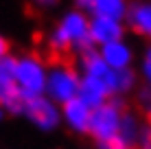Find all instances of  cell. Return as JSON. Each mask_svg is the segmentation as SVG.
Here are the masks:
<instances>
[{"mask_svg": "<svg viewBox=\"0 0 151 149\" xmlns=\"http://www.w3.org/2000/svg\"><path fill=\"white\" fill-rule=\"evenodd\" d=\"M48 46L57 53L64 50H83L94 48L90 42V15L79 9H70L59 18L55 29L48 33Z\"/></svg>", "mask_w": 151, "mask_h": 149, "instance_id": "obj_1", "label": "cell"}, {"mask_svg": "<svg viewBox=\"0 0 151 149\" xmlns=\"http://www.w3.org/2000/svg\"><path fill=\"white\" fill-rule=\"evenodd\" d=\"M46 77H48V66L42 61L37 55H20L18 66H15V86L24 94V99L42 96L46 92Z\"/></svg>", "mask_w": 151, "mask_h": 149, "instance_id": "obj_2", "label": "cell"}, {"mask_svg": "<svg viewBox=\"0 0 151 149\" xmlns=\"http://www.w3.org/2000/svg\"><path fill=\"white\" fill-rule=\"evenodd\" d=\"M79 83H81L79 70H75L68 64H55L48 68L44 94L48 99H53L57 105H64L79 96Z\"/></svg>", "mask_w": 151, "mask_h": 149, "instance_id": "obj_3", "label": "cell"}, {"mask_svg": "<svg viewBox=\"0 0 151 149\" xmlns=\"http://www.w3.org/2000/svg\"><path fill=\"white\" fill-rule=\"evenodd\" d=\"M125 112V103L123 96H112L107 103H103L101 107L92 110L90 116V127H88V134L94 138L96 143L107 140V138L116 136L121 130V119Z\"/></svg>", "mask_w": 151, "mask_h": 149, "instance_id": "obj_4", "label": "cell"}, {"mask_svg": "<svg viewBox=\"0 0 151 149\" xmlns=\"http://www.w3.org/2000/svg\"><path fill=\"white\" fill-rule=\"evenodd\" d=\"M24 116L29 119V123L33 127H37L44 134H48V132H55L61 125V105H57L46 94L33 96V99L27 101Z\"/></svg>", "mask_w": 151, "mask_h": 149, "instance_id": "obj_5", "label": "cell"}, {"mask_svg": "<svg viewBox=\"0 0 151 149\" xmlns=\"http://www.w3.org/2000/svg\"><path fill=\"white\" fill-rule=\"evenodd\" d=\"M125 31H127L125 22L90 15V42H92L94 48H101V46H105L110 42L125 40Z\"/></svg>", "mask_w": 151, "mask_h": 149, "instance_id": "obj_6", "label": "cell"}, {"mask_svg": "<svg viewBox=\"0 0 151 149\" xmlns=\"http://www.w3.org/2000/svg\"><path fill=\"white\" fill-rule=\"evenodd\" d=\"M79 68L83 77H94V79H101L107 83V88L112 92V83H114V75L116 70H112L110 66L105 64V59L99 55L96 48H88L79 53Z\"/></svg>", "mask_w": 151, "mask_h": 149, "instance_id": "obj_7", "label": "cell"}, {"mask_svg": "<svg viewBox=\"0 0 151 149\" xmlns=\"http://www.w3.org/2000/svg\"><path fill=\"white\" fill-rule=\"evenodd\" d=\"M90 116H92V110L83 103L79 96L61 105V123L68 127L72 134H88Z\"/></svg>", "mask_w": 151, "mask_h": 149, "instance_id": "obj_8", "label": "cell"}, {"mask_svg": "<svg viewBox=\"0 0 151 149\" xmlns=\"http://www.w3.org/2000/svg\"><path fill=\"white\" fill-rule=\"evenodd\" d=\"M99 55L105 59V64L110 66L112 70H127L134 66V59H136V53H134L132 44H127L125 40H118V42H110L101 48H96Z\"/></svg>", "mask_w": 151, "mask_h": 149, "instance_id": "obj_9", "label": "cell"}, {"mask_svg": "<svg viewBox=\"0 0 151 149\" xmlns=\"http://www.w3.org/2000/svg\"><path fill=\"white\" fill-rule=\"evenodd\" d=\"M125 24L136 35L151 40V0H134V2H129Z\"/></svg>", "mask_w": 151, "mask_h": 149, "instance_id": "obj_10", "label": "cell"}, {"mask_svg": "<svg viewBox=\"0 0 151 149\" xmlns=\"http://www.w3.org/2000/svg\"><path fill=\"white\" fill-rule=\"evenodd\" d=\"M79 99L86 103L90 110H96L103 103L112 99V92L107 88L105 81L94 79V77H83L81 75V83H79Z\"/></svg>", "mask_w": 151, "mask_h": 149, "instance_id": "obj_11", "label": "cell"}, {"mask_svg": "<svg viewBox=\"0 0 151 149\" xmlns=\"http://www.w3.org/2000/svg\"><path fill=\"white\" fill-rule=\"evenodd\" d=\"M127 9H129V0H94L90 13L99 15V18H110V20L125 22Z\"/></svg>", "mask_w": 151, "mask_h": 149, "instance_id": "obj_12", "label": "cell"}, {"mask_svg": "<svg viewBox=\"0 0 151 149\" xmlns=\"http://www.w3.org/2000/svg\"><path fill=\"white\" fill-rule=\"evenodd\" d=\"M0 105H2L4 114L24 116L27 99H24V94L18 90V86H7V88H0Z\"/></svg>", "mask_w": 151, "mask_h": 149, "instance_id": "obj_13", "label": "cell"}, {"mask_svg": "<svg viewBox=\"0 0 151 149\" xmlns=\"http://www.w3.org/2000/svg\"><path fill=\"white\" fill-rule=\"evenodd\" d=\"M140 130H142V121H140L138 116L134 114V112L125 110V112H123V119H121V130H118V136H123L125 140L129 143V145L136 149Z\"/></svg>", "mask_w": 151, "mask_h": 149, "instance_id": "obj_14", "label": "cell"}, {"mask_svg": "<svg viewBox=\"0 0 151 149\" xmlns=\"http://www.w3.org/2000/svg\"><path fill=\"white\" fill-rule=\"evenodd\" d=\"M136 81H138V73L134 68L127 70H118L114 75V83H112V96H123L127 92H132L136 88Z\"/></svg>", "mask_w": 151, "mask_h": 149, "instance_id": "obj_15", "label": "cell"}, {"mask_svg": "<svg viewBox=\"0 0 151 149\" xmlns=\"http://www.w3.org/2000/svg\"><path fill=\"white\" fill-rule=\"evenodd\" d=\"M15 66H18V57H13L11 53L0 57V88L15 86Z\"/></svg>", "mask_w": 151, "mask_h": 149, "instance_id": "obj_16", "label": "cell"}, {"mask_svg": "<svg viewBox=\"0 0 151 149\" xmlns=\"http://www.w3.org/2000/svg\"><path fill=\"white\" fill-rule=\"evenodd\" d=\"M138 77L145 81V86H151V46H147V48H145V53L140 55Z\"/></svg>", "mask_w": 151, "mask_h": 149, "instance_id": "obj_17", "label": "cell"}, {"mask_svg": "<svg viewBox=\"0 0 151 149\" xmlns=\"http://www.w3.org/2000/svg\"><path fill=\"white\" fill-rule=\"evenodd\" d=\"M96 149H134L132 145H129L127 140H125L123 136H112V138H107V140H101V143H96Z\"/></svg>", "mask_w": 151, "mask_h": 149, "instance_id": "obj_18", "label": "cell"}, {"mask_svg": "<svg viewBox=\"0 0 151 149\" xmlns=\"http://www.w3.org/2000/svg\"><path fill=\"white\" fill-rule=\"evenodd\" d=\"M136 101L145 112H151V86H145V83L140 86L136 92Z\"/></svg>", "mask_w": 151, "mask_h": 149, "instance_id": "obj_19", "label": "cell"}, {"mask_svg": "<svg viewBox=\"0 0 151 149\" xmlns=\"http://www.w3.org/2000/svg\"><path fill=\"white\" fill-rule=\"evenodd\" d=\"M136 149H151V123H142V130H140Z\"/></svg>", "mask_w": 151, "mask_h": 149, "instance_id": "obj_20", "label": "cell"}, {"mask_svg": "<svg viewBox=\"0 0 151 149\" xmlns=\"http://www.w3.org/2000/svg\"><path fill=\"white\" fill-rule=\"evenodd\" d=\"M31 4L35 9H40V11H50V9H55L59 4V0H31Z\"/></svg>", "mask_w": 151, "mask_h": 149, "instance_id": "obj_21", "label": "cell"}, {"mask_svg": "<svg viewBox=\"0 0 151 149\" xmlns=\"http://www.w3.org/2000/svg\"><path fill=\"white\" fill-rule=\"evenodd\" d=\"M72 2H75V7L79 9V11H90L92 9V4H94V0H72Z\"/></svg>", "mask_w": 151, "mask_h": 149, "instance_id": "obj_22", "label": "cell"}, {"mask_svg": "<svg viewBox=\"0 0 151 149\" xmlns=\"http://www.w3.org/2000/svg\"><path fill=\"white\" fill-rule=\"evenodd\" d=\"M4 55H9V42L4 35H0V57H4Z\"/></svg>", "mask_w": 151, "mask_h": 149, "instance_id": "obj_23", "label": "cell"}, {"mask_svg": "<svg viewBox=\"0 0 151 149\" xmlns=\"http://www.w3.org/2000/svg\"><path fill=\"white\" fill-rule=\"evenodd\" d=\"M4 119V110H2V105H0V121Z\"/></svg>", "mask_w": 151, "mask_h": 149, "instance_id": "obj_24", "label": "cell"}, {"mask_svg": "<svg viewBox=\"0 0 151 149\" xmlns=\"http://www.w3.org/2000/svg\"><path fill=\"white\" fill-rule=\"evenodd\" d=\"M147 116H149V123H151V112H147Z\"/></svg>", "mask_w": 151, "mask_h": 149, "instance_id": "obj_25", "label": "cell"}]
</instances>
